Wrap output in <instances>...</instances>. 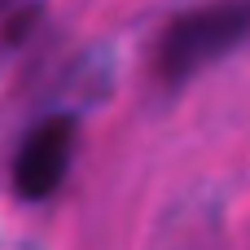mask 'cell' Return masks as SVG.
Masks as SVG:
<instances>
[{
	"mask_svg": "<svg viewBox=\"0 0 250 250\" xmlns=\"http://www.w3.org/2000/svg\"><path fill=\"white\" fill-rule=\"evenodd\" d=\"M75 141H79V123L70 114H53L40 119L13 158V193L22 202H44L62 189V180L70 176L75 163Z\"/></svg>",
	"mask_w": 250,
	"mask_h": 250,
	"instance_id": "cell-2",
	"label": "cell"
},
{
	"mask_svg": "<svg viewBox=\"0 0 250 250\" xmlns=\"http://www.w3.org/2000/svg\"><path fill=\"white\" fill-rule=\"evenodd\" d=\"M250 44V0H207L167 22L158 35L154 70L167 88L189 83L198 70L233 57Z\"/></svg>",
	"mask_w": 250,
	"mask_h": 250,
	"instance_id": "cell-1",
	"label": "cell"
}]
</instances>
